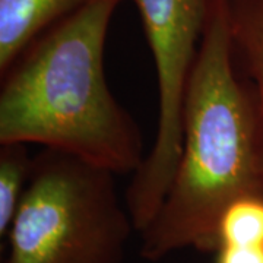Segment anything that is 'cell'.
I'll list each match as a JSON object with an SVG mask.
<instances>
[{
    "instance_id": "6da1fadb",
    "label": "cell",
    "mask_w": 263,
    "mask_h": 263,
    "mask_svg": "<svg viewBox=\"0 0 263 263\" xmlns=\"http://www.w3.org/2000/svg\"><path fill=\"white\" fill-rule=\"evenodd\" d=\"M230 0H212L190 75L179 165L141 234V256L158 262L195 249L215 252L230 202L263 195V149L254 95L237 78Z\"/></svg>"
},
{
    "instance_id": "7a4b0ae2",
    "label": "cell",
    "mask_w": 263,
    "mask_h": 263,
    "mask_svg": "<svg viewBox=\"0 0 263 263\" xmlns=\"http://www.w3.org/2000/svg\"><path fill=\"white\" fill-rule=\"evenodd\" d=\"M124 0H89L29 44L0 89V145H40L116 176L146 157L138 123L107 84L104 51Z\"/></svg>"
},
{
    "instance_id": "3957f363",
    "label": "cell",
    "mask_w": 263,
    "mask_h": 263,
    "mask_svg": "<svg viewBox=\"0 0 263 263\" xmlns=\"http://www.w3.org/2000/svg\"><path fill=\"white\" fill-rule=\"evenodd\" d=\"M132 231L116 174L43 149L32 158L3 263H123Z\"/></svg>"
},
{
    "instance_id": "277c9868",
    "label": "cell",
    "mask_w": 263,
    "mask_h": 263,
    "mask_svg": "<svg viewBox=\"0 0 263 263\" xmlns=\"http://www.w3.org/2000/svg\"><path fill=\"white\" fill-rule=\"evenodd\" d=\"M212 0H135L158 85V114L180 120Z\"/></svg>"
},
{
    "instance_id": "5b68a950",
    "label": "cell",
    "mask_w": 263,
    "mask_h": 263,
    "mask_svg": "<svg viewBox=\"0 0 263 263\" xmlns=\"http://www.w3.org/2000/svg\"><path fill=\"white\" fill-rule=\"evenodd\" d=\"M89 0H0V73L31 43Z\"/></svg>"
},
{
    "instance_id": "8992f818",
    "label": "cell",
    "mask_w": 263,
    "mask_h": 263,
    "mask_svg": "<svg viewBox=\"0 0 263 263\" xmlns=\"http://www.w3.org/2000/svg\"><path fill=\"white\" fill-rule=\"evenodd\" d=\"M235 47L241 48L254 81V103L263 149V0H230Z\"/></svg>"
},
{
    "instance_id": "52a82bcc",
    "label": "cell",
    "mask_w": 263,
    "mask_h": 263,
    "mask_svg": "<svg viewBox=\"0 0 263 263\" xmlns=\"http://www.w3.org/2000/svg\"><path fill=\"white\" fill-rule=\"evenodd\" d=\"M28 145L5 143L0 146V235L6 237L28 186L32 158Z\"/></svg>"
},
{
    "instance_id": "ba28073f",
    "label": "cell",
    "mask_w": 263,
    "mask_h": 263,
    "mask_svg": "<svg viewBox=\"0 0 263 263\" xmlns=\"http://www.w3.org/2000/svg\"><path fill=\"white\" fill-rule=\"evenodd\" d=\"M219 246L263 247V195H246L227 205L216 226Z\"/></svg>"
},
{
    "instance_id": "9c48e42d",
    "label": "cell",
    "mask_w": 263,
    "mask_h": 263,
    "mask_svg": "<svg viewBox=\"0 0 263 263\" xmlns=\"http://www.w3.org/2000/svg\"><path fill=\"white\" fill-rule=\"evenodd\" d=\"M214 263H263V247L219 246Z\"/></svg>"
}]
</instances>
